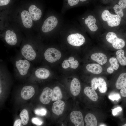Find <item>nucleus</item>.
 <instances>
[{
	"instance_id": "f257e3e1",
	"label": "nucleus",
	"mask_w": 126,
	"mask_h": 126,
	"mask_svg": "<svg viewBox=\"0 0 126 126\" xmlns=\"http://www.w3.org/2000/svg\"><path fill=\"white\" fill-rule=\"evenodd\" d=\"M33 39L25 40L19 52L25 58L36 65L40 61L42 49L39 42Z\"/></svg>"
},
{
	"instance_id": "f03ea898",
	"label": "nucleus",
	"mask_w": 126,
	"mask_h": 126,
	"mask_svg": "<svg viewBox=\"0 0 126 126\" xmlns=\"http://www.w3.org/2000/svg\"><path fill=\"white\" fill-rule=\"evenodd\" d=\"M15 73L21 77H25L32 73L35 65L23 56L19 52L11 59Z\"/></svg>"
},
{
	"instance_id": "7ed1b4c3",
	"label": "nucleus",
	"mask_w": 126,
	"mask_h": 126,
	"mask_svg": "<svg viewBox=\"0 0 126 126\" xmlns=\"http://www.w3.org/2000/svg\"><path fill=\"white\" fill-rule=\"evenodd\" d=\"M61 19L58 15H51L45 20L41 28L42 32L47 33L54 30L58 29L61 24Z\"/></svg>"
},
{
	"instance_id": "20e7f679",
	"label": "nucleus",
	"mask_w": 126,
	"mask_h": 126,
	"mask_svg": "<svg viewBox=\"0 0 126 126\" xmlns=\"http://www.w3.org/2000/svg\"><path fill=\"white\" fill-rule=\"evenodd\" d=\"M101 17L102 20L107 22L108 26L111 27L119 25L121 21V17L117 15L111 14L108 10H105L102 12Z\"/></svg>"
},
{
	"instance_id": "39448f33",
	"label": "nucleus",
	"mask_w": 126,
	"mask_h": 126,
	"mask_svg": "<svg viewBox=\"0 0 126 126\" xmlns=\"http://www.w3.org/2000/svg\"><path fill=\"white\" fill-rule=\"evenodd\" d=\"M61 54L58 50L52 47L47 48L44 52V59L48 63H53L58 60L61 58Z\"/></svg>"
},
{
	"instance_id": "423d86ee",
	"label": "nucleus",
	"mask_w": 126,
	"mask_h": 126,
	"mask_svg": "<svg viewBox=\"0 0 126 126\" xmlns=\"http://www.w3.org/2000/svg\"><path fill=\"white\" fill-rule=\"evenodd\" d=\"M107 41L112 44L113 48L116 49H120L125 45V42L122 39L118 37L116 34L112 32H108L106 35Z\"/></svg>"
},
{
	"instance_id": "0eeeda50",
	"label": "nucleus",
	"mask_w": 126,
	"mask_h": 126,
	"mask_svg": "<svg viewBox=\"0 0 126 126\" xmlns=\"http://www.w3.org/2000/svg\"><path fill=\"white\" fill-rule=\"evenodd\" d=\"M4 41L10 47L18 46V36L13 30H8L6 32L3 36Z\"/></svg>"
},
{
	"instance_id": "6e6552de",
	"label": "nucleus",
	"mask_w": 126,
	"mask_h": 126,
	"mask_svg": "<svg viewBox=\"0 0 126 126\" xmlns=\"http://www.w3.org/2000/svg\"><path fill=\"white\" fill-rule=\"evenodd\" d=\"M67 42L71 45L79 46L83 45L85 42V38L81 34L79 33H73L67 37Z\"/></svg>"
},
{
	"instance_id": "1a4fd4ad",
	"label": "nucleus",
	"mask_w": 126,
	"mask_h": 126,
	"mask_svg": "<svg viewBox=\"0 0 126 126\" xmlns=\"http://www.w3.org/2000/svg\"><path fill=\"white\" fill-rule=\"evenodd\" d=\"M32 76H33L36 79L45 80L49 78L50 76V70L46 67L42 66L35 67L32 73Z\"/></svg>"
},
{
	"instance_id": "9d476101",
	"label": "nucleus",
	"mask_w": 126,
	"mask_h": 126,
	"mask_svg": "<svg viewBox=\"0 0 126 126\" xmlns=\"http://www.w3.org/2000/svg\"><path fill=\"white\" fill-rule=\"evenodd\" d=\"M70 119L71 122L76 126H84V122L82 114L79 111H74L70 114Z\"/></svg>"
},
{
	"instance_id": "9b49d317",
	"label": "nucleus",
	"mask_w": 126,
	"mask_h": 126,
	"mask_svg": "<svg viewBox=\"0 0 126 126\" xmlns=\"http://www.w3.org/2000/svg\"><path fill=\"white\" fill-rule=\"evenodd\" d=\"M21 16L22 24L27 28H29L32 26L33 20L29 12L24 10L21 12Z\"/></svg>"
},
{
	"instance_id": "f8f14e48",
	"label": "nucleus",
	"mask_w": 126,
	"mask_h": 126,
	"mask_svg": "<svg viewBox=\"0 0 126 126\" xmlns=\"http://www.w3.org/2000/svg\"><path fill=\"white\" fill-rule=\"evenodd\" d=\"M53 90L49 87L45 88L42 91L40 97V100L43 104L49 103L51 99Z\"/></svg>"
},
{
	"instance_id": "ddd939ff",
	"label": "nucleus",
	"mask_w": 126,
	"mask_h": 126,
	"mask_svg": "<svg viewBox=\"0 0 126 126\" xmlns=\"http://www.w3.org/2000/svg\"><path fill=\"white\" fill-rule=\"evenodd\" d=\"M35 93L34 88L32 86H25L22 88L21 92L22 98L25 100L29 99L34 96Z\"/></svg>"
},
{
	"instance_id": "4468645a",
	"label": "nucleus",
	"mask_w": 126,
	"mask_h": 126,
	"mask_svg": "<svg viewBox=\"0 0 126 126\" xmlns=\"http://www.w3.org/2000/svg\"><path fill=\"white\" fill-rule=\"evenodd\" d=\"M28 10L33 20L37 21L41 18L42 15V10L35 5L33 4L30 5Z\"/></svg>"
},
{
	"instance_id": "2eb2a0df",
	"label": "nucleus",
	"mask_w": 126,
	"mask_h": 126,
	"mask_svg": "<svg viewBox=\"0 0 126 126\" xmlns=\"http://www.w3.org/2000/svg\"><path fill=\"white\" fill-rule=\"evenodd\" d=\"M96 21L95 18L91 15H89L84 20L85 25L91 31L94 32L98 29L97 25L95 24Z\"/></svg>"
},
{
	"instance_id": "dca6fc26",
	"label": "nucleus",
	"mask_w": 126,
	"mask_h": 126,
	"mask_svg": "<svg viewBox=\"0 0 126 126\" xmlns=\"http://www.w3.org/2000/svg\"><path fill=\"white\" fill-rule=\"evenodd\" d=\"M65 106L64 102L60 100L56 101L53 104L52 110L53 112L57 115L62 114Z\"/></svg>"
},
{
	"instance_id": "f3484780",
	"label": "nucleus",
	"mask_w": 126,
	"mask_h": 126,
	"mask_svg": "<svg viewBox=\"0 0 126 126\" xmlns=\"http://www.w3.org/2000/svg\"><path fill=\"white\" fill-rule=\"evenodd\" d=\"M81 89V85L78 80L74 78L72 80L70 86V90L72 94L77 96L79 94Z\"/></svg>"
},
{
	"instance_id": "a211bd4d",
	"label": "nucleus",
	"mask_w": 126,
	"mask_h": 126,
	"mask_svg": "<svg viewBox=\"0 0 126 126\" xmlns=\"http://www.w3.org/2000/svg\"><path fill=\"white\" fill-rule=\"evenodd\" d=\"M88 0H64L63 12L69 8L76 7L81 3H84Z\"/></svg>"
},
{
	"instance_id": "6ab92c4d",
	"label": "nucleus",
	"mask_w": 126,
	"mask_h": 126,
	"mask_svg": "<svg viewBox=\"0 0 126 126\" xmlns=\"http://www.w3.org/2000/svg\"><path fill=\"white\" fill-rule=\"evenodd\" d=\"M74 58L71 56L69 57L68 60H64L62 64V67L65 69L70 67L73 69L77 68L79 66V62L77 60H74Z\"/></svg>"
},
{
	"instance_id": "aec40b11",
	"label": "nucleus",
	"mask_w": 126,
	"mask_h": 126,
	"mask_svg": "<svg viewBox=\"0 0 126 126\" xmlns=\"http://www.w3.org/2000/svg\"><path fill=\"white\" fill-rule=\"evenodd\" d=\"M91 58L92 60L101 65L105 64L107 60V58L106 56L104 54L100 52L93 54L91 55Z\"/></svg>"
},
{
	"instance_id": "412c9836",
	"label": "nucleus",
	"mask_w": 126,
	"mask_h": 126,
	"mask_svg": "<svg viewBox=\"0 0 126 126\" xmlns=\"http://www.w3.org/2000/svg\"><path fill=\"white\" fill-rule=\"evenodd\" d=\"M84 94L91 100L96 101L98 100V94L95 90L91 87H86L84 88Z\"/></svg>"
},
{
	"instance_id": "4be33fe9",
	"label": "nucleus",
	"mask_w": 126,
	"mask_h": 126,
	"mask_svg": "<svg viewBox=\"0 0 126 126\" xmlns=\"http://www.w3.org/2000/svg\"><path fill=\"white\" fill-rule=\"evenodd\" d=\"M86 69L88 71L95 74H98L102 71L103 69L99 64L97 63L89 64L86 66Z\"/></svg>"
},
{
	"instance_id": "5701e85b",
	"label": "nucleus",
	"mask_w": 126,
	"mask_h": 126,
	"mask_svg": "<svg viewBox=\"0 0 126 126\" xmlns=\"http://www.w3.org/2000/svg\"><path fill=\"white\" fill-rule=\"evenodd\" d=\"M84 121L86 126H96L97 122L95 116L91 113H88L85 116Z\"/></svg>"
},
{
	"instance_id": "b1692460",
	"label": "nucleus",
	"mask_w": 126,
	"mask_h": 126,
	"mask_svg": "<svg viewBox=\"0 0 126 126\" xmlns=\"http://www.w3.org/2000/svg\"><path fill=\"white\" fill-rule=\"evenodd\" d=\"M63 95L61 89L58 86L55 87L53 89L51 99L52 101H55L61 99Z\"/></svg>"
},
{
	"instance_id": "393cba45",
	"label": "nucleus",
	"mask_w": 126,
	"mask_h": 126,
	"mask_svg": "<svg viewBox=\"0 0 126 126\" xmlns=\"http://www.w3.org/2000/svg\"><path fill=\"white\" fill-rule=\"evenodd\" d=\"M116 58L120 64L123 66L126 65V57L124 56V51L122 49H119L116 52Z\"/></svg>"
},
{
	"instance_id": "a878e982",
	"label": "nucleus",
	"mask_w": 126,
	"mask_h": 126,
	"mask_svg": "<svg viewBox=\"0 0 126 126\" xmlns=\"http://www.w3.org/2000/svg\"><path fill=\"white\" fill-rule=\"evenodd\" d=\"M126 83V73H123L119 76L116 83V88L120 89Z\"/></svg>"
},
{
	"instance_id": "bb28decb",
	"label": "nucleus",
	"mask_w": 126,
	"mask_h": 126,
	"mask_svg": "<svg viewBox=\"0 0 126 126\" xmlns=\"http://www.w3.org/2000/svg\"><path fill=\"white\" fill-rule=\"evenodd\" d=\"M98 78V88L99 91L101 93H105L107 89V84L105 81L102 78L99 77Z\"/></svg>"
},
{
	"instance_id": "cd10ccee",
	"label": "nucleus",
	"mask_w": 126,
	"mask_h": 126,
	"mask_svg": "<svg viewBox=\"0 0 126 126\" xmlns=\"http://www.w3.org/2000/svg\"><path fill=\"white\" fill-rule=\"evenodd\" d=\"M22 124L24 125H27L28 122L29 117L28 112L26 109H23L20 114Z\"/></svg>"
},
{
	"instance_id": "c85d7f7f",
	"label": "nucleus",
	"mask_w": 126,
	"mask_h": 126,
	"mask_svg": "<svg viewBox=\"0 0 126 126\" xmlns=\"http://www.w3.org/2000/svg\"><path fill=\"white\" fill-rule=\"evenodd\" d=\"M109 62L115 70H117L119 67V65L118 63V60L115 57H112L110 58L109 60Z\"/></svg>"
},
{
	"instance_id": "c756f323",
	"label": "nucleus",
	"mask_w": 126,
	"mask_h": 126,
	"mask_svg": "<svg viewBox=\"0 0 126 126\" xmlns=\"http://www.w3.org/2000/svg\"><path fill=\"white\" fill-rule=\"evenodd\" d=\"M113 9L115 13L120 16L122 17L124 16V13L123 9L120 7L118 4H116L113 7Z\"/></svg>"
},
{
	"instance_id": "7c9ffc66",
	"label": "nucleus",
	"mask_w": 126,
	"mask_h": 126,
	"mask_svg": "<svg viewBox=\"0 0 126 126\" xmlns=\"http://www.w3.org/2000/svg\"><path fill=\"white\" fill-rule=\"evenodd\" d=\"M34 112L35 114L40 116H45L47 113L46 109L44 108L37 109L35 110Z\"/></svg>"
},
{
	"instance_id": "2f4dec72",
	"label": "nucleus",
	"mask_w": 126,
	"mask_h": 126,
	"mask_svg": "<svg viewBox=\"0 0 126 126\" xmlns=\"http://www.w3.org/2000/svg\"><path fill=\"white\" fill-rule=\"evenodd\" d=\"M98 80L97 78H94L91 80V87L95 90L97 89L98 88Z\"/></svg>"
},
{
	"instance_id": "473e14b6",
	"label": "nucleus",
	"mask_w": 126,
	"mask_h": 126,
	"mask_svg": "<svg viewBox=\"0 0 126 126\" xmlns=\"http://www.w3.org/2000/svg\"><path fill=\"white\" fill-rule=\"evenodd\" d=\"M108 97L110 99L113 101H117L119 99L120 96L118 94L114 93L109 95Z\"/></svg>"
},
{
	"instance_id": "72a5a7b5",
	"label": "nucleus",
	"mask_w": 126,
	"mask_h": 126,
	"mask_svg": "<svg viewBox=\"0 0 126 126\" xmlns=\"http://www.w3.org/2000/svg\"><path fill=\"white\" fill-rule=\"evenodd\" d=\"M32 123L37 126L41 125L43 123L42 121L39 118L36 117L33 118L32 119Z\"/></svg>"
},
{
	"instance_id": "f704fd0d",
	"label": "nucleus",
	"mask_w": 126,
	"mask_h": 126,
	"mask_svg": "<svg viewBox=\"0 0 126 126\" xmlns=\"http://www.w3.org/2000/svg\"><path fill=\"white\" fill-rule=\"evenodd\" d=\"M120 93L122 97H126V83L121 89Z\"/></svg>"
},
{
	"instance_id": "c9c22d12",
	"label": "nucleus",
	"mask_w": 126,
	"mask_h": 126,
	"mask_svg": "<svg viewBox=\"0 0 126 126\" xmlns=\"http://www.w3.org/2000/svg\"><path fill=\"white\" fill-rule=\"evenodd\" d=\"M118 4L123 10L126 8V0H119Z\"/></svg>"
},
{
	"instance_id": "e433bc0d",
	"label": "nucleus",
	"mask_w": 126,
	"mask_h": 126,
	"mask_svg": "<svg viewBox=\"0 0 126 126\" xmlns=\"http://www.w3.org/2000/svg\"><path fill=\"white\" fill-rule=\"evenodd\" d=\"M122 109L120 107H118L115 108L112 110V113L113 115L115 116L117 113L122 110Z\"/></svg>"
},
{
	"instance_id": "4c0bfd02",
	"label": "nucleus",
	"mask_w": 126,
	"mask_h": 126,
	"mask_svg": "<svg viewBox=\"0 0 126 126\" xmlns=\"http://www.w3.org/2000/svg\"><path fill=\"white\" fill-rule=\"evenodd\" d=\"M10 0H0V6H1L8 4Z\"/></svg>"
},
{
	"instance_id": "58836bf2",
	"label": "nucleus",
	"mask_w": 126,
	"mask_h": 126,
	"mask_svg": "<svg viewBox=\"0 0 126 126\" xmlns=\"http://www.w3.org/2000/svg\"><path fill=\"white\" fill-rule=\"evenodd\" d=\"M22 123L21 120L20 119H18L16 120L14 122L13 126H21Z\"/></svg>"
},
{
	"instance_id": "ea45409f",
	"label": "nucleus",
	"mask_w": 126,
	"mask_h": 126,
	"mask_svg": "<svg viewBox=\"0 0 126 126\" xmlns=\"http://www.w3.org/2000/svg\"><path fill=\"white\" fill-rule=\"evenodd\" d=\"M114 69L113 67L110 66L108 67L107 69V72L109 74H112L114 72Z\"/></svg>"
},
{
	"instance_id": "a19ab883",
	"label": "nucleus",
	"mask_w": 126,
	"mask_h": 126,
	"mask_svg": "<svg viewBox=\"0 0 126 126\" xmlns=\"http://www.w3.org/2000/svg\"><path fill=\"white\" fill-rule=\"evenodd\" d=\"M99 126H106V125H105L104 124H102V125H100Z\"/></svg>"
},
{
	"instance_id": "79ce46f5",
	"label": "nucleus",
	"mask_w": 126,
	"mask_h": 126,
	"mask_svg": "<svg viewBox=\"0 0 126 126\" xmlns=\"http://www.w3.org/2000/svg\"><path fill=\"white\" fill-rule=\"evenodd\" d=\"M122 126H126V123Z\"/></svg>"
}]
</instances>
